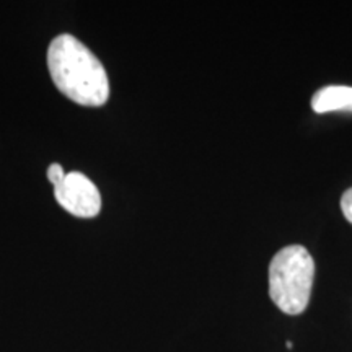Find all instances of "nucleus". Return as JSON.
Here are the masks:
<instances>
[{
	"label": "nucleus",
	"mask_w": 352,
	"mask_h": 352,
	"mask_svg": "<svg viewBox=\"0 0 352 352\" xmlns=\"http://www.w3.org/2000/svg\"><path fill=\"white\" fill-rule=\"evenodd\" d=\"M47 67L52 82L69 100L82 107H103L109 96L107 70L85 44L60 34L50 44Z\"/></svg>",
	"instance_id": "1"
},
{
	"label": "nucleus",
	"mask_w": 352,
	"mask_h": 352,
	"mask_svg": "<svg viewBox=\"0 0 352 352\" xmlns=\"http://www.w3.org/2000/svg\"><path fill=\"white\" fill-rule=\"evenodd\" d=\"M314 277L315 261L305 246H285L270 264L271 300L284 314H303L310 302Z\"/></svg>",
	"instance_id": "2"
},
{
	"label": "nucleus",
	"mask_w": 352,
	"mask_h": 352,
	"mask_svg": "<svg viewBox=\"0 0 352 352\" xmlns=\"http://www.w3.org/2000/svg\"><path fill=\"white\" fill-rule=\"evenodd\" d=\"M54 196L60 208L76 217H95L101 209L98 188L90 178L78 171L65 175L64 182L54 188Z\"/></svg>",
	"instance_id": "3"
},
{
	"label": "nucleus",
	"mask_w": 352,
	"mask_h": 352,
	"mask_svg": "<svg viewBox=\"0 0 352 352\" xmlns=\"http://www.w3.org/2000/svg\"><path fill=\"white\" fill-rule=\"evenodd\" d=\"M311 108L315 113L352 111V87L328 85L320 88L311 96Z\"/></svg>",
	"instance_id": "4"
},
{
	"label": "nucleus",
	"mask_w": 352,
	"mask_h": 352,
	"mask_svg": "<svg viewBox=\"0 0 352 352\" xmlns=\"http://www.w3.org/2000/svg\"><path fill=\"white\" fill-rule=\"evenodd\" d=\"M65 175L67 173H64V168L59 164H52L50 165V168H47V179H50L54 188L59 186V184L64 182Z\"/></svg>",
	"instance_id": "5"
},
{
	"label": "nucleus",
	"mask_w": 352,
	"mask_h": 352,
	"mask_svg": "<svg viewBox=\"0 0 352 352\" xmlns=\"http://www.w3.org/2000/svg\"><path fill=\"white\" fill-rule=\"evenodd\" d=\"M341 209H342V214H344V217L352 223V188L347 189L344 195H342Z\"/></svg>",
	"instance_id": "6"
}]
</instances>
